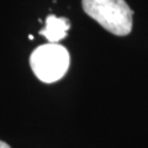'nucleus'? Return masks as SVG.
<instances>
[{
    "label": "nucleus",
    "mask_w": 148,
    "mask_h": 148,
    "mask_svg": "<svg viewBox=\"0 0 148 148\" xmlns=\"http://www.w3.org/2000/svg\"><path fill=\"white\" fill-rule=\"evenodd\" d=\"M71 57L64 46L46 43L37 47L30 57V66L35 75L43 83H54L68 72Z\"/></svg>",
    "instance_id": "2"
},
{
    "label": "nucleus",
    "mask_w": 148,
    "mask_h": 148,
    "mask_svg": "<svg viewBox=\"0 0 148 148\" xmlns=\"http://www.w3.org/2000/svg\"><path fill=\"white\" fill-rule=\"evenodd\" d=\"M69 29H71V22L67 17L48 15L46 18V26L43 30L40 31V35L45 36L49 43H58L67 36Z\"/></svg>",
    "instance_id": "3"
},
{
    "label": "nucleus",
    "mask_w": 148,
    "mask_h": 148,
    "mask_svg": "<svg viewBox=\"0 0 148 148\" xmlns=\"http://www.w3.org/2000/svg\"><path fill=\"white\" fill-rule=\"evenodd\" d=\"M88 16L116 36H126L132 30L133 11L125 0H83Z\"/></svg>",
    "instance_id": "1"
},
{
    "label": "nucleus",
    "mask_w": 148,
    "mask_h": 148,
    "mask_svg": "<svg viewBox=\"0 0 148 148\" xmlns=\"http://www.w3.org/2000/svg\"><path fill=\"white\" fill-rule=\"evenodd\" d=\"M0 148H11L10 146L8 145V143L5 142H3V141H0Z\"/></svg>",
    "instance_id": "4"
}]
</instances>
